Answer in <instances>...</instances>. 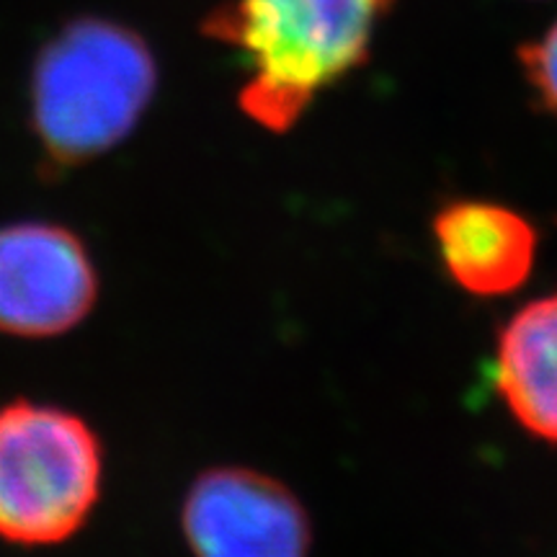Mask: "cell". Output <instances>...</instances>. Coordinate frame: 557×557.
Listing matches in <instances>:
<instances>
[{
	"instance_id": "cell-5",
	"label": "cell",
	"mask_w": 557,
	"mask_h": 557,
	"mask_svg": "<svg viewBox=\"0 0 557 557\" xmlns=\"http://www.w3.org/2000/svg\"><path fill=\"white\" fill-rule=\"evenodd\" d=\"M184 532L197 557H308V511L278 480L246 468L209 470L184 500Z\"/></svg>"
},
{
	"instance_id": "cell-6",
	"label": "cell",
	"mask_w": 557,
	"mask_h": 557,
	"mask_svg": "<svg viewBox=\"0 0 557 557\" xmlns=\"http://www.w3.org/2000/svg\"><path fill=\"white\" fill-rule=\"evenodd\" d=\"M431 227L444 269L470 295H511L532 274L540 235L517 209L485 199H457L438 209Z\"/></svg>"
},
{
	"instance_id": "cell-3",
	"label": "cell",
	"mask_w": 557,
	"mask_h": 557,
	"mask_svg": "<svg viewBox=\"0 0 557 557\" xmlns=\"http://www.w3.org/2000/svg\"><path fill=\"white\" fill-rule=\"evenodd\" d=\"M101 493V447L67 410L0 408V537L54 545L86 524Z\"/></svg>"
},
{
	"instance_id": "cell-2",
	"label": "cell",
	"mask_w": 557,
	"mask_h": 557,
	"mask_svg": "<svg viewBox=\"0 0 557 557\" xmlns=\"http://www.w3.org/2000/svg\"><path fill=\"white\" fill-rule=\"evenodd\" d=\"M156 88V58L137 32L111 18H75L34 62V132L54 163H88L132 135Z\"/></svg>"
},
{
	"instance_id": "cell-7",
	"label": "cell",
	"mask_w": 557,
	"mask_h": 557,
	"mask_svg": "<svg viewBox=\"0 0 557 557\" xmlns=\"http://www.w3.org/2000/svg\"><path fill=\"white\" fill-rule=\"evenodd\" d=\"M496 387L521 429L557 444V292L527 302L500 329Z\"/></svg>"
},
{
	"instance_id": "cell-4",
	"label": "cell",
	"mask_w": 557,
	"mask_h": 557,
	"mask_svg": "<svg viewBox=\"0 0 557 557\" xmlns=\"http://www.w3.org/2000/svg\"><path fill=\"white\" fill-rule=\"evenodd\" d=\"M96 295V267L78 235L50 222L0 227V331L60 336L88 315Z\"/></svg>"
},
{
	"instance_id": "cell-1",
	"label": "cell",
	"mask_w": 557,
	"mask_h": 557,
	"mask_svg": "<svg viewBox=\"0 0 557 557\" xmlns=\"http://www.w3.org/2000/svg\"><path fill=\"white\" fill-rule=\"evenodd\" d=\"M395 0H227L205 34L246 70L238 103L269 132H287L323 90L364 65Z\"/></svg>"
},
{
	"instance_id": "cell-8",
	"label": "cell",
	"mask_w": 557,
	"mask_h": 557,
	"mask_svg": "<svg viewBox=\"0 0 557 557\" xmlns=\"http://www.w3.org/2000/svg\"><path fill=\"white\" fill-rule=\"evenodd\" d=\"M519 65L540 107L557 116V18L519 47Z\"/></svg>"
}]
</instances>
